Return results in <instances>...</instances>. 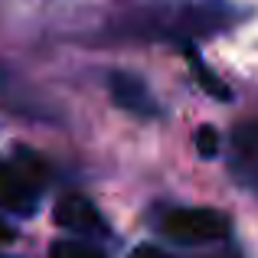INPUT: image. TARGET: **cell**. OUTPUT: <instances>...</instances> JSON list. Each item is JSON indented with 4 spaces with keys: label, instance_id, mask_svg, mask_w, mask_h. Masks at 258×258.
Here are the masks:
<instances>
[{
    "label": "cell",
    "instance_id": "obj_1",
    "mask_svg": "<svg viewBox=\"0 0 258 258\" xmlns=\"http://www.w3.org/2000/svg\"><path fill=\"white\" fill-rule=\"evenodd\" d=\"M164 232L180 242H209L226 235V219L213 209H173L164 216Z\"/></svg>",
    "mask_w": 258,
    "mask_h": 258
},
{
    "label": "cell",
    "instance_id": "obj_3",
    "mask_svg": "<svg viewBox=\"0 0 258 258\" xmlns=\"http://www.w3.org/2000/svg\"><path fill=\"white\" fill-rule=\"evenodd\" d=\"M189 66H193V72H196V82L206 88V92L213 95L216 101H232V92H229V85L222 82V79L216 76V72L209 69V66H203L196 56H189Z\"/></svg>",
    "mask_w": 258,
    "mask_h": 258
},
{
    "label": "cell",
    "instance_id": "obj_2",
    "mask_svg": "<svg viewBox=\"0 0 258 258\" xmlns=\"http://www.w3.org/2000/svg\"><path fill=\"white\" fill-rule=\"evenodd\" d=\"M108 92H111V101L121 111L134 114V118H160L157 98H154L151 88L144 85V79H138L134 72L111 69L108 72Z\"/></svg>",
    "mask_w": 258,
    "mask_h": 258
},
{
    "label": "cell",
    "instance_id": "obj_4",
    "mask_svg": "<svg viewBox=\"0 0 258 258\" xmlns=\"http://www.w3.org/2000/svg\"><path fill=\"white\" fill-rule=\"evenodd\" d=\"M196 151H200V157H216L219 154V134H216V127H200L196 131Z\"/></svg>",
    "mask_w": 258,
    "mask_h": 258
}]
</instances>
